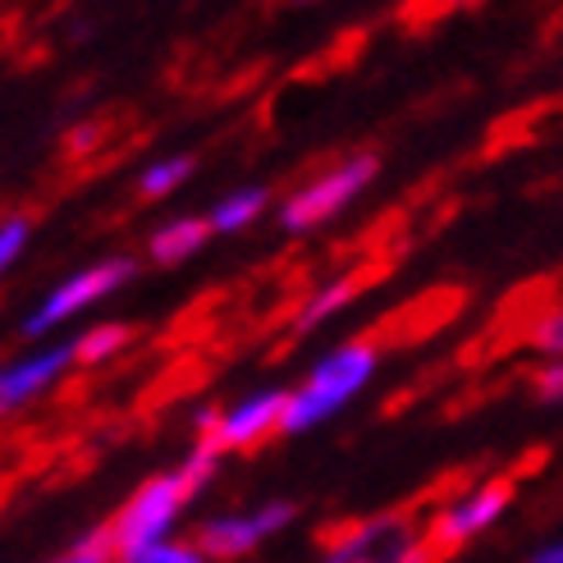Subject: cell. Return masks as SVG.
Returning <instances> with one entry per match:
<instances>
[{"mask_svg": "<svg viewBox=\"0 0 563 563\" xmlns=\"http://www.w3.org/2000/svg\"><path fill=\"white\" fill-rule=\"evenodd\" d=\"M23 234H27V216H19V220H10L5 224V239H0V262H14V252L23 247Z\"/></svg>", "mask_w": 563, "mask_h": 563, "instance_id": "18", "label": "cell"}, {"mask_svg": "<svg viewBox=\"0 0 563 563\" xmlns=\"http://www.w3.org/2000/svg\"><path fill=\"white\" fill-rule=\"evenodd\" d=\"M133 334H137L133 325H101V330L82 334V340L74 344V362H82V367H88V362H101V357H110L115 349H124Z\"/></svg>", "mask_w": 563, "mask_h": 563, "instance_id": "12", "label": "cell"}, {"mask_svg": "<svg viewBox=\"0 0 563 563\" xmlns=\"http://www.w3.org/2000/svg\"><path fill=\"white\" fill-rule=\"evenodd\" d=\"M184 504H188V495H184L179 472L152 476L115 518L82 541V554L106 559V563H143V554L156 550V537L170 527V518L184 509Z\"/></svg>", "mask_w": 563, "mask_h": 563, "instance_id": "1", "label": "cell"}, {"mask_svg": "<svg viewBox=\"0 0 563 563\" xmlns=\"http://www.w3.org/2000/svg\"><path fill=\"white\" fill-rule=\"evenodd\" d=\"M192 175V156H175V161H165V165H156V170H147L143 175V184H137V197L143 202H152V197H161V192H170L179 179H188Z\"/></svg>", "mask_w": 563, "mask_h": 563, "instance_id": "14", "label": "cell"}, {"mask_svg": "<svg viewBox=\"0 0 563 563\" xmlns=\"http://www.w3.org/2000/svg\"><path fill=\"white\" fill-rule=\"evenodd\" d=\"M527 380L537 389V399H563V367H537Z\"/></svg>", "mask_w": 563, "mask_h": 563, "instance_id": "16", "label": "cell"}, {"mask_svg": "<svg viewBox=\"0 0 563 563\" xmlns=\"http://www.w3.org/2000/svg\"><path fill=\"white\" fill-rule=\"evenodd\" d=\"M531 563H563V545H554V550H545V554H537Z\"/></svg>", "mask_w": 563, "mask_h": 563, "instance_id": "19", "label": "cell"}, {"mask_svg": "<svg viewBox=\"0 0 563 563\" xmlns=\"http://www.w3.org/2000/svg\"><path fill=\"white\" fill-rule=\"evenodd\" d=\"M294 518V504H271V509H262L257 518H224V522H207L202 531L192 537V550L202 554V559H220V563H230L239 554H247L252 545H257L266 531L275 527H285Z\"/></svg>", "mask_w": 563, "mask_h": 563, "instance_id": "5", "label": "cell"}, {"mask_svg": "<svg viewBox=\"0 0 563 563\" xmlns=\"http://www.w3.org/2000/svg\"><path fill=\"white\" fill-rule=\"evenodd\" d=\"M389 275V257H376V262H367V266H362V271H353V275H344L340 279V285H330L312 307H302V312H298V321H294V330H312L317 321H325L330 312H334V307H344L349 298H357V294H367L372 285H376V279H385Z\"/></svg>", "mask_w": 563, "mask_h": 563, "instance_id": "8", "label": "cell"}, {"mask_svg": "<svg viewBox=\"0 0 563 563\" xmlns=\"http://www.w3.org/2000/svg\"><path fill=\"white\" fill-rule=\"evenodd\" d=\"M531 344H537V349H550V353H563V307H559L554 317H545V321L537 325Z\"/></svg>", "mask_w": 563, "mask_h": 563, "instance_id": "15", "label": "cell"}, {"mask_svg": "<svg viewBox=\"0 0 563 563\" xmlns=\"http://www.w3.org/2000/svg\"><path fill=\"white\" fill-rule=\"evenodd\" d=\"M376 165H380L376 156H357V161L340 165V170H330L325 179H317L312 188H302L298 197H289V207H285V230H312V224L330 220L362 184L376 175Z\"/></svg>", "mask_w": 563, "mask_h": 563, "instance_id": "4", "label": "cell"}, {"mask_svg": "<svg viewBox=\"0 0 563 563\" xmlns=\"http://www.w3.org/2000/svg\"><path fill=\"white\" fill-rule=\"evenodd\" d=\"M514 499V476H495L490 486H482L476 495H467L463 504H454V522H459V531L463 537H472V531H482V527H490L499 514H504V504Z\"/></svg>", "mask_w": 563, "mask_h": 563, "instance_id": "9", "label": "cell"}, {"mask_svg": "<svg viewBox=\"0 0 563 563\" xmlns=\"http://www.w3.org/2000/svg\"><path fill=\"white\" fill-rule=\"evenodd\" d=\"M353 563H372V559H353Z\"/></svg>", "mask_w": 563, "mask_h": 563, "instance_id": "21", "label": "cell"}, {"mask_svg": "<svg viewBox=\"0 0 563 563\" xmlns=\"http://www.w3.org/2000/svg\"><path fill=\"white\" fill-rule=\"evenodd\" d=\"M65 362H74V349H60V353H46V357H33V362H23V367L5 372V385H0V399H5V408L23 404L33 389H42L55 372L65 367Z\"/></svg>", "mask_w": 563, "mask_h": 563, "instance_id": "10", "label": "cell"}, {"mask_svg": "<svg viewBox=\"0 0 563 563\" xmlns=\"http://www.w3.org/2000/svg\"><path fill=\"white\" fill-rule=\"evenodd\" d=\"M467 302L463 289H431V294H421L417 302L399 307L389 321L372 325L376 340H399V344H412V340H427V334H435L449 317H459V307Z\"/></svg>", "mask_w": 563, "mask_h": 563, "instance_id": "7", "label": "cell"}, {"mask_svg": "<svg viewBox=\"0 0 563 563\" xmlns=\"http://www.w3.org/2000/svg\"><path fill=\"white\" fill-rule=\"evenodd\" d=\"M65 563H106V559H92V554H82V550H78V554H74V559H65Z\"/></svg>", "mask_w": 563, "mask_h": 563, "instance_id": "20", "label": "cell"}, {"mask_svg": "<svg viewBox=\"0 0 563 563\" xmlns=\"http://www.w3.org/2000/svg\"><path fill=\"white\" fill-rule=\"evenodd\" d=\"M372 367H376V334L367 330L344 353L325 357L321 367L312 372V380H307V389L294 394V399H289V417H285V431H302V427H312V421L330 417L334 408L349 399V394L362 389V380L372 376Z\"/></svg>", "mask_w": 563, "mask_h": 563, "instance_id": "2", "label": "cell"}, {"mask_svg": "<svg viewBox=\"0 0 563 563\" xmlns=\"http://www.w3.org/2000/svg\"><path fill=\"white\" fill-rule=\"evenodd\" d=\"M143 563H207L192 545H156L143 554Z\"/></svg>", "mask_w": 563, "mask_h": 563, "instance_id": "17", "label": "cell"}, {"mask_svg": "<svg viewBox=\"0 0 563 563\" xmlns=\"http://www.w3.org/2000/svg\"><path fill=\"white\" fill-rule=\"evenodd\" d=\"M129 271H133V262H101L97 271H82V275H74L69 285H60L51 298H46V307L23 325V334H42L51 321H65L69 312H78V307H88V302H97V298H106L115 285H124L129 279Z\"/></svg>", "mask_w": 563, "mask_h": 563, "instance_id": "6", "label": "cell"}, {"mask_svg": "<svg viewBox=\"0 0 563 563\" xmlns=\"http://www.w3.org/2000/svg\"><path fill=\"white\" fill-rule=\"evenodd\" d=\"M289 399L294 394H262V399H247L243 408H234L230 417L224 412H202L197 417V431H202L207 454H224V449H239V454H257V449L285 431V417H289Z\"/></svg>", "mask_w": 563, "mask_h": 563, "instance_id": "3", "label": "cell"}, {"mask_svg": "<svg viewBox=\"0 0 563 563\" xmlns=\"http://www.w3.org/2000/svg\"><path fill=\"white\" fill-rule=\"evenodd\" d=\"M211 230H216L211 220H175V224H165V230L152 239V257L161 266H179L184 257H192V252L207 243Z\"/></svg>", "mask_w": 563, "mask_h": 563, "instance_id": "11", "label": "cell"}, {"mask_svg": "<svg viewBox=\"0 0 563 563\" xmlns=\"http://www.w3.org/2000/svg\"><path fill=\"white\" fill-rule=\"evenodd\" d=\"M262 207H266V192H262V188H247V192L230 197V202H224V207L211 216V224H216V230H243V224L257 216Z\"/></svg>", "mask_w": 563, "mask_h": 563, "instance_id": "13", "label": "cell"}]
</instances>
